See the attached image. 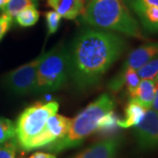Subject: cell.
<instances>
[{
  "label": "cell",
  "mask_w": 158,
  "mask_h": 158,
  "mask_svg": "<svg viewBox=\"0 0 158 158\" xmlns=\"http://www.w3.org/2000/svg\"><path fill=\"white\" fill-rule=\"evenodd\" d=\"M127 48L118 34L87 28L75 38L69 53V78L79 90L95 85Z\"/></svg>",
  "instance_id": "6da1fadb"
},
{
  "label": "cell",
  "mask_w": 158,
  "mask_h": 158,
  "mask_svg": "<svg viewBox=\"0 0 158 158\" xmlns=\"http://www.w3.org/2000/svg\"><path fill=\"white\" fill-rule=\"evenodd\" d=\"M82 21L95 28L144 40L141 27L123 0H86Z\"/></svg>",
  "instance_id": "7a4b0ae2"
},
{
  "label": "cell",
  "mask_w": 158,
  "mask_h": 158,
  "mask_svg": "<svg viewBox=\"0 0 158 158\" xmlns=\"http://www.w3.org/2000/svg\"><path fill=\"white\" fill-rule=\"evenodd\" d=\"M115 103L112 97L106 93L102 94L91 102L75 117L71 118L68 133L61 139L46 146L48 151L59 153L69 148L78 147L87 137L96 131L97 125L104 114L114 109Z\"/></svg>",
  "instance_id": "3957f363"
},
{
  "label": "cell",
  "mask_w": 158,
  "mask_h": 158,
  "mask_svg": "<svg viewBox=\"0 0 158 158\" xmlns=\"http://www.w3.org/2000/svg\"><path fill=\"white\" fill-rule=\"evenodd\" d=\"M69 78V53L63 46L43 53L37 69L34 93H47L61 89Z\"/></svg>",
  "instance_id": "277c9868"
},
{
  "label": "cell",
  "mask_w": 158,
  "mask_h": 158,
  "mask_svg": "<svg viewBox=\"0 0 158 158\" xmlns=\"http://www.w3.org/2000/svg\"><path fill=\"white\" fill-rule=\"evenodd\" d=\"M58 109L59 104L50 101L35 103L23 111L15 124V139L22 150H26L29 142L44 128L48 118L56 113Z\"/></svg>",
  "instance_id": "5b68a950"
},
{
  "label": "cell",
  "mask_w": 158,
  "mask_h": 158,
  "mask_svg": "<svg viewBox=\"0 0 158 158\" xmlns=\"http://www.w3.org/2000/svg\"><path fill=\"white\" fill-rule=\"evenodd\" d=\"M43 54L32 62L15 69L7 74L4 79L7 90L14 95L23 96L35 92L37 69Z\"/></svg>",
  "instance_id": "8992f818"
},
{
  "label": "cell",
  "mask_w": 158,
  "mask_h": 158,
  "mask_svg": "<svg viewBox=\"0 0 158 158\" xmlns=\"http://www.w3.org/2000/svg\"><path fill=\"white\" fill-rule=\"evenodd\" d=\"M71 118L56 113L53 114L48 118L42 131L29 142L25 151L46 147L51 142L62 138L68 133Z\"/></svg>",
  "instance_id": "52a82bcc"
},
{
  "label": "cell",
  "mask_w": 158,
  "mask_h": 158,
  "mask_svg": "<svg viewBox=\"0 0 158 158\" xmlns=\"http://www.w3.org/2000/svg\"><path fill=\"white\" fill-rule=\"evenodd\" d=\"M134 135L141 150L158 148V112L147 109L141 122L134 127Z\"/></svg>",
  "instance_id": "ba28073f"
},
{
  "label": "cell",
  "mask_w": 158,
  "mask_h": 158,
  "mask_svg": "<svg viewBox=\"0 0 158 158\" xmlns=\"http://www.w3.org/2000/svg\"><path fill=\"white\" fill-rule=\"evenodd\" d=\"M141 26L150 33H158V0H127Z\"/></svg>",
  "instance_id": "9c48e42d"
},
{
  "label": "cell",
  "mask_w": 158,
  "mask_h": 158,
  "mask_svg": "<svg viewBox=\"0 0 158 158\" xmlns=\"http://www.w3.org/2000/svg\"><path fill=\"white\" fill-rule=\"evenodd\" d=\"M121 146V138L113 136L97 142L73 158H115Z\"/></svg>",
  "instance_id": "30bf717a"
},
{
  "label": "cell",
  "mask_w": 158,
  "mask_h": 158,
  "mask_svg": "<svg viewBox=\"0 0 158 158\" xmlns=\"http://www.w3.org/2000/svg\"><path fill=\"white\" fill-rule=\"evenodd\" d=\"M158 56V41H150L142 44L130 52L122 69L131 68L138 70L153 58Z\"/></svg>",
  "instance_id": "8fae6325"
},
{
  "label": "cell",
  "mask_w": 158,
  "mask_h": 158,
  "mask_svg": "<svg viewBox=\"0 0 158 158\" xmlns=\"http://www.w3.org/2000/svg\"><path fill=\"white\" fill-rule=\"evenodd\" d=\"M47 3L67 19H75L82 15L85 7V0H47Z\"/></svg>",
  "instance_id": "7c38bea8"
},
{
  "label": "cell",
  "mask_w": 158,
  "mask_h": 158,
  "mask_svg": "<svg viewBox=\"0 0 158 158\" xmlns=\"http://www.w3.org/2000/svg\"><path fill=\"white\" fill-rule=\"evenodd\" d=\"M146 111L147 108L142 106L134 98H130L125 108L124 118H118V126L120 128H129L135 127L141 122Z\"/></svg>",
  "instance_id": "4fadbf2b"
},
{
  "label": "cell",
  "mask_w": 158,
  "mask_h": 158,
  "mask_svg": "<svg viewBox=\"0 0 158 158\" xmlns=\"http://www.w3.org/2000/svg\"><path fill=\"white\" fill-rule=\"evenodd\" d=\"M156 81L153 79H141L135 96L132 98L141 104L142 106L149 109L155 98Z\"/></svg>",
  "instance_id": "5bb4252c"
},
{
  "label": "cell",
  "mask_w": 158,
  "mask_h": 158,
  "mask_svg": "<svg viewBox=\"0 0 158 158\" xmlns=\"http://www.w3.org/2000/svg\"><path fill=\"white\" fill-rule=\"evenodd\" d=\"M118 115L113 112V110L108 112L99 118L95 132L108 138L113 137L120 128L118 126Z\"/></svg>",
  "instance_id": "9a60e30c"
},
{
  "label": "cell",
  "mask_w": 158,
  "mask_h": 158,
  "mask_svg": "<svg viewBox=\"0 0 158 158\" xmlns=\"http://www.w3.org/2000/svg\"><path fill=\"white\" fill-rule=\"evenodd\" d=\"M40 12L36 9V6H32L27 7L23 11L19 12L15 19L18 25L23 27H29L35 25L39 20Z\"/></svg>",
  "instance_id": "2e32d148"
},
{
  "label": "cell",
  "mask_w": 158,
  "mask_h": 158,
  "mask_svg": "<svg viewBox=\"0 0 158 158\" xmlns=\"http://www.w3.org/2000/svg\"><path fill=\"white\" fill-rule=\"evenodd\" d=\"M37 0H10L4 8L2 9L3 13L10 16L12 19L16 17L19 12L23 11L27 7L37 6Z\"/></svg>",
  "instance_id": "e0dca14e"
},
{
  "label": "cell",
  "mask_w": 158,
  "mask_h": 158,
  "mask_svg": "<svg viewBox=\"0 0 158 158\" xmlns=\"http://www.w3.org/2000/svg\"><path fill=\"white\" fill-rule=\"evenodd\" d=\"M16 136V127L15 124L11 119L0 117V144Z\"/></svg>",
  "instance_id": "ac0fdd59"
},
{
  "label": "cell",
  "mask_w": 158,
  "mask_h": 158,
  "mask_svg": "<svg viewBox=\"0 0 158 158\" xmlns=\"http://www.w3.org/2000/svg\"><path fill=\"white\" fill-rule=\"evenodd\" d=\"M137 71V74L141 79H153L156 80L158 73V56L147 62Z\"/></svg>",
  "instance_id": "d6986e66"
},
{
  "label": "cell",
  "mask_w": 158,
  "mask_h": 158,
  "mask_svg": "<svg viewBox=\"0 0 158 158\" xmlns=\"http://www.w3.org/2000/svg\"><path fill=\"white\" fill-rule=\"evenodd\" d=\"M46 22H47V28H48V35L55 34L56 32L60 23L62 16L56 12V11H48L45 13Z\"/></svg>",
  "instance_id": "ffe728a7"
},
{
  "label": "cell",
  "mask_w": 158,
  "mask_h": 158,
  "mask_svg": "<svg viewBox=\"0 0 158 158\" xmlns=\"http://www.w3.org/2000/svg\"><path fill=\"white\" fill-rule=\"evenodd\" d=\"M17 141L15 138L0 144V158H15L17 150Z\"/></svg>",
  "instance_id": "44dd1931"
},
{
  "label": "cell",
  "mask_w": 158,
  "mask_h": 158,
  "mask_svg": "<svg viewBox=\"0 0 158 158\" xmlns=\"http://www.w3.org/2000/svg\"><path fill=\"white\" fill-rule=\"evenodd\" d=\"M12 24V18L3 13L0 16V40L3 39L5 34L10 29Z\"/></svg>",
  "instance_id": "7402d4cb"
},
{
  "label": "cell",
  "mask_w": 158,
  "mask_h": 158,
  "mask_svg": "<svg viewBox=\"0 0 158 158\" xmlns=\"http://www.w3.org/2000/svg\"><path fill=\"white\" fill-rule=\"evenodd\" d=\"M29 158H56L55 155L51 153L46 152H35Z\"/></svg>",
  "instance_id": "603a6c76"
},
{
  "label": "cell",
  "mask_w": 158,
  "mask_h": 158,
  "mask_svg": "<svg viewBox=\"0 0 158 158\" xmlns=\"http://www.w3.org/2000/svg\"><path fill=\"white\" fill-rule=\"evenodd\" d=\"M151 109L154 111L158 112V83L156 85V92H155V98L153 100L152 106H151Z\"/></svg>",
  "instance_id": "cb8c5ba5"
},
{
  "label": "cell",
  "mask_w": 158,
  "mask_h": 158,
  "mask_svg": "<svg viewBox=\"0 0 158 158\" xmlns=\"http://www.w3.org/2000/svg\"><path fill=\"white\" fill-rule=\"evenodd\" d=\"M9 1L10 0H0V9H3L4 6H6Z\"/></svg>",
  "instance_id": "d4e9b609"
},
{
  "label": "cell",
  "mask_w": 158,
  "mask_h": 158,
  "mask_svg": "<svg viewBox=\"0 0 158 158\" xmlns=\"http://www.w3.org/2000/svg\"><path fill=\"white\" fill-rule=\"evenodd\" d=\"M156 83H158V73L156 75Z\"/></svg>",
  "instance_id": "484cf974"
},
{
  "label": "cell",
  "mask_w": 158,
  "mask_h": 158,
  "mask_svg": "<svg viewBox=\"0 0 158 158\" xmlns=\"http://www.w3.org/2000/svg\"><path fill=\"white\" fill-rule=\"evenodd\" d=\"M85 1H86V0H85Z\"/></svg>",
  "instance_id": "4316f807"
}]
</instances>
